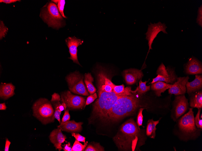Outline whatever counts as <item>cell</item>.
<instances>
[{"label": "cell", "instance_id": "cell-1", "mask_svg": "<svg viewBox=\"0 0 202 151\" xmlns=\"http://www.w3.org/2000/svg\"><path fill=\"white\" fill-rule=\"evenodd\" d=\"M145 138L140 128L131 118L122 124L113 139L119 149L134 151L144 144Z\"/></svg>", "mask_w": 202, "mask_h": 151}, {"label": "cell", "instance_id": "cell-2", "mask_svg": "<svg viewBox=\"0 0 202 151\" xmlns=\"http://www.w3.org/2000/svg\"><path fill=\"white\" fill-rule=\"evenodd\" d=\"M141 95L137 93L119 97L109 112L106 120L116 122L133 114L139 107L143 106Z\"/></svg>", "mask_w": 202, "mask_h": 151}, {"label": "cell", "instance_id": "cell-3", "mask_svg": "<svg viewBox=\"0 0 202 151\" xmlns=\"http://www.w3.org/2000/svg\"><path fill=\"white\" fill-rule=\"evenodd\" d=\"M98 88V99L94 104V117L106 120L108 114L119 98L124 95L117 94L114 91L107 92Z\"/></svg>", "mask_w": 202, "mask_h": 151}, {"label": "cell", "instance_id": "cell-4", "mask_svg": "<svg viewBox=\"0 0 202 151\" xmlns=\"http://www.w3.org/2000/svg\"><path fill=\"white\" fill-rule=\"evenodd\" d=\"M33 115L43 124L54 121V110L51 103L47 99L40 98L33 106Z\"/></svg>", "mask_w": 202, "mask_h": 151}, {"label": "cell", "instance_id": "cell-5", "mask_svg": "<svg viewBox=\"0 0 202 151\" xmlns=\"http://www.w3.org/2000/svg\"><path fill=\"white\" fill-rule=\"evenodd\" d=\"M40 14L43 20L49 27L58 29L64 24V20L54 3H47L43 8Z\"/></svg>", "mask_w": 202, "mask_h": 151}, {"label": "cell", "instance_id": "cell-6", "mask_svg": "<svg viewBox=\"0 0 202 151\" xmlns=\"http://www.w3.org/2000/svg\"><path fill=\"white\" fill-rule=\"evenodd\" d=\"M70 91L73 93L83 96L89 95L84 83L83 77L77 72L70 74L66 77Z\"/></svg>", "mask_w": 202, "mask_h": 151}, {"label": "cell", "instance_id": "cell-7", "mask_svg": "<svg viewBox=\"0 0 202 151\" xmlns=\"http://www.w3.org/2000/svg\"><path fill=\"white\" fill-rule=\"evenodd\" d=\"M178 125L181 130L187 134L193 135L195 133L197 129L192 108H190L188 112L179 119Z\"/></svg>", "mask_w": 202, "mask_h": 151}, {"label": "cell", "instance_id": "cell-8", "mask_svg": "<svg viewBox=\"0 0 202 151\" xmlns=\"http://www.w3.org/2000/svg\"><path fill=\"white\" fill-rule=\"evenodd\" d=\"M156 74L157 76L153 79L151 83L152 84L156 82L161 81L173 84L176 81L177 78L174 70L168 67L166 68L162 63L158 68Z\"/></svg>", "mask_w": 202, "mask_h": 151}, {"label": "cell", "instance_id": "cell-9", "mask_svg": "<svg viewBox=\"0 0 202 151\" xmlns=\"http://www.w3.org/2000/svg\"><path fill=\"white\" fill-rule=\"evenodd\" d=\"M61 101L66 104L68 108L77 109L83 107L85 104V99L83 97L73 94L69 91L61 95Z\"/></svg>", "mask_w": 202, "mask_h": 151}, {"label": "cell", "instance_id": "cell-10", "mask_svg": "<svg viewBox=\"0 0 202 151\" xmlns=\"http://www.w3.org/2000/svg\"><path fill=\"white\" fill-rule=\"evenodd\" d=\"M166 28L165 24L164 23L162 24L160 22L153 24L151 23L150 24L148 25V30L145 34L146 36V38L148 41L149 49L145 60L150 50L152 49V45L154 39L161 31L167 34V33L166 31Z\"/></svg>", "mask_w": 202, "mask_h": 151}, {"label": "cell", "instance_id": "cell-11", "mask_svg": "<svg viewBox=\"0 0 202 151\" xmlns=\"http://www.w3.org/2000/svg\"><path fill=\"white\" fill-rule=\"evenodd\" d=\"M174 101V117L177 119L187 110L189 103L184 94L176 95Z\"/></svg>", "mask_w": 202, "mask_h": 151}, {"label": "cell", "instance_id": "cell-12", "mask_svg": "<svg viewBox=\"0 0 202 151\" xmlns=\"http://www.w3.org/2000/svg\"><path fill=\"white\" fill-rule=\"evenodd\" d=\"M66 44L69 49L70 54V59L73 62L80 65L77 58V47L82 45L83 41L78 39L75 36L69 37L65 40Z\"/></svg>", "mask_w": 202, "mask_h": 151}, {"label": "cell", "instance_id": "cell-13", "mask_svg": "<svg viewBox=\"0 0 202 151\" xmlns=\"http://www.w3.org/2000/svg\"><path fill=\"white\" fill-rule=\"evenodd\" d=\"M189 79L188 76L177 78V80L169 89L168 93L175 95L184 94L186 91V84Z\"/></svg>", "mask_w": 202, "mask_h": 151}, {"label": "cell", "instance_id": "cell-14", "mask_svg": "<svg viewBox=\"0 0 202 151\" xmlns=\"http://www.w3.org/2000/svg\"><path fill=\"white\" fill-rule=\"evenodd\" d=\"M125 81L128 85H132L142 78L143 73L141 70L135 68L126 69L123 72Z\"/></svg>", "mask_w": 202, "mask_h": 151}, {"label": "cell", "instance_id": "cell-15", "mask_svg": "<svg viewBox=\"0 0 202 151\" xmlns=\"http://www.w3.org/2000/svg\"><path fill=\"white\" fill-rule=\"evenodd\" d=\"M59 128L54 129L50 133L49 138L50 142L54 145L56 149L59 151L63 149L61 146L62 143L65 141L67 137Z\"/></svg>", "mask_w": 202, "mask_h": 151}, {"label": "cell", "instance_id": "cell-16", "mask_svg": "<svg viewBox=\"0 0 202 151\" xmlns=\"http://www.w3.org/2000/svg\"><path fill=\"white\" fill-rule=\"evenodd\" d=\"M185 71L186 73L189 74H201L202 66L201 62L194 57L190 58L186 64Z\"/></svg>", "mask_w": 202, "mask_h": 151}, {"label": "cell", "instance_id": "cell-17", "mask_svg": "<svg viewBox=\"0 0 202 151\" xmlns=\"http://www.w3.org/2000/svg\"><path fill=\"white\" fill-rule=\"evenodd\" d=\"M82 122H77L74 120L61 122L57 128L61 131L70 132H79L82 129Z\"/></svg>", "mask_w": 202, "mask_h": 151}, {"label": "cell", "instance_id": "cell-18", "mask_svg": "<svg viewBox=\"0 0 202 151\" xmlns=\"http://www.w3.org/2000/svg\"><path fill=\"white\" fill-rule=\"evenodd\" d=\"M187 93L190 95L192 93L200 90L202 88V76L196 74L194 80L191 82H187L186 84Z\"/></svg>", "mask_w": 202, "mask_h": 151}, {"label": "cell", "instance_id": "cell-19", "mask_svg": "<svg viewBox=\"0 0 202 151\" xmlns=\"http://www.w3.org/2000/svg\"><path fill=\"white\" fill-rule=\"evenodd\" d=\"M15 87L11 83H3L0 85V97L6 100L13 96Z\"/></svg>", "mask_w": 202, "mask_h": 151}, {"label": "cell", "instance_id": "cell-20", "mask_svg": "<svg viewBox=\"0 0 202 151\" xmlns=\"http://www.w3.org/2000/svg\"><path fill=\"white\" fill-rule=\"evenodd\" d=\"M190 98L191 107L201 109L202 108V91L198 90L191 94Z\"/></svg>", "mask_w": 202, "mask_h": 151}, {"label": "cell", "instance_id": "cell-21", "mask_svg": "<svg viewBox=\"0 0 202 151\" xmlns=\"http://www.w3.org/2000/svg\"><path fill=\"white\" fill-rule=\"evenodd\" d=\"M172 84L167 83L165 82L158 81L152 84L151 89L153 90L158 96H161V93L172 87Z\"/></svg>", "mask_w": 202, "mask_h": 151}, {"label": "cell", "instance_id": "cell-22", "mask_svg": "<svg viewBox=\"0 0 202 151\" xmlns=\"http://www.w3.org/2000/svg\"><path fill=\"white\" fill-rule=\"evenodd\" d=\"M61 100L60 96L58 93H54L52 95V98L51 100V102L54 110V117L60 123V115L61 112L60 109V105L61 103L60 101Z\"/></svg>", "mask_w": 202, "mask_h": 151}, {"label": "cell", "instance_id": "cell-23", "mask_svg": "<svg viewBox=\"0 0 202 151\" xmlns=\"http://www.w3.org/2000/svg\"><path fill=\"white\" fill-rule=\"evenodd\" d=\"M160 119L157 121H154L153 119H149L147 122L146 130V134L152 138H155V131L157 129L156 127L159 123Z\"/></svg>", "mask_w": 202, "mask_h": 151}, {"label": "cell", "instance_id": "cell-24", "mask_svg": "<svg viewBox=\"0 0 202 151\" xmlns=\"http://www.w3.org/2000/svg\"><path fill=\"white\" fill-rule=\"evenodd\" d=\"M93 78L91 74L86 73L84 76V82L87 90L90 94L92 95L95 93L96 89L93 84Z\"/></svg>", "mask_w": 202, "mask_h": 151}, {"label": "cell", "instance_id": "cell-25", "mask_svg": "<svg viewBox=\"0 0 202 151\" xmlns=\"http://www.w3.org/2000/svg\"><path fill=\"white\" fill-rule=\"evenodd\" d=\"M113 90L116 94L121 95H129L132 93L131 87H127L125 88L123 84L120 85H115L113 88Z\"/></svg>", "mask_w": 202, "mask_h": 151}, {"label": "cell", "instance_id": "cell-26", "mask_svg": "<svg viewBox=\"0 0 202 151\" xmlns=\"http://www.w3.org/2000/svg\"><path fill=\"white\" fill-rule=\"evenodd\" d=\"M147 82V81L142 82V78L141 79L139 83L138 86L137 87L135 90L132 91V92L133 93H137L139 95H142L149 91L150 88V86L146 85Z\"/></svg>", "mask_w": 202, "mask_h": 151}, {"label": "cell", "instance_id": "cell-27", "mask_svg": "<svg viewBox=\"0 0 202 151\" xmlns=\"http://www.w3.org/2000/svg\"><path fill=\"white\" fill-rule=\"evenodd\" d=\"M84 143V144L83 145L77 140H75L73 145L71 149V151H84L85 148L87 145V143Z\"/></svg>", "mask_w": 202, "mask_h": 151}, {"label": "cell", "instance_id": "cell-28", "mask_svg": "<svg viewBox=\"0 0 202 151\" xmlns=\"http://www.w3.org/2000/svg\"><path fill=\"white\" fill-rule=\"evenodd\" d=\"M52 2L54 3L57 4V5L59 11L61 14V16L64 18H67V17L65 16L64 12V5H65V1L64 0H52Z\"/></svg>", "mask_w": 202, "mask_h": 151}, {"label": "cell", "instance_id": "cell-29", "mask_svg": "<svg viewBox=\"0 0 202 151\" xmlns=\"http://www.w3.org/2000/svg\"><path fill=\"white\" fill-rule=\"evenodd\" d=\"M85 151H104V148L99 143H96L94 145H89L84 150Z\"/></svg>", "mask_w": 202, "mask_h": 151}, {"label": "cell", "instance_id": "cell-30", "mask_svg": "<svg viewBox=\"0 0 202 151\" xmlns=\"http://www.w3.org/2000/svg\"><path fill=\"white\" fill-rule=\"evenodd\" d=\"M196 117L194 118V121L196 126L198 128L202 129V119L200 118L201 109H198Z\"/></svg>", "mask_w": 202, "mask_h": 151}, {"label": "cell", "instance_id": "cell-31", "mask_svg": "<svg viewBox=\"0 0 202 151\" xmlns=\"http://www.w3.org/2000/svg\"><path fill=\"white\" fill-rule=\"evenodd\" d=\"M144 108H140L139 110L138 113L137 123L138 127L140 128L139 127L142 125V122L143 121V116L142 115V112L144 109Z\"/></svg>", "mask_w": 202, "mask_h": 151}, {"label": "cell", "instance_id": "cell-32", "mask_svg": "<svg viewBox=\"0 0 202 151\" xmlns=\"http://www.w3.org/2000/svg\"><path fill=\"white\" fill-rule=\"evenodd\" d=\"M197 16L196 19L197 23L199 25L202 27V6L199 8L197 11Z\"/></svg>", "mask_w": 202, "mask_h": 151}, {"label": "cell", "instance_id": "cell-33", "mask_svg": "<svg viewBox=\"0 0 202 151\" xmlns=\"http://www.w3.org/2000/svg\"><path fill=\"white\" fill-rule=\"evenodd\" d=\"M97 97V96L96 93H95L89 96L87 98L84 107L93 102Z\"/></svg>", "mask_w": 202, "mask_h": 151}, {"label": "cell", "instance_id": "cell-34", "mask_svg": "<svg viewBox=\"0 0 202 151\" xmlns=\"http://www.w3.org/2000/svg\"><path fill=\"white\" fill-rule=\"evenodd\" d=\"M72 135L74 137L76 140L79 142H85V138L78 133L72 132Z\"/></svg>", "mask_w": 202, "mask_h": 151}, {"label": "cell", "instance_id": "cell-35", "mask_svg": "<svg viewBox=\"0 0 202 151\" xmlns=\"http://www.w3.org/2000/svg\"><path fill=\"white\" fill-rule=\"evenodd\" d=\"M7 28L5 26L2 21L0 23V39H1L5 35L7 31Z\"/></svg>", "mask_w": 202, "mask_h": 151}, {"label": "cell", "instance_id": "cell-36", "mask_svg": "<svg viewBox=\"0 0 202 151\" xmlns=\"http://www.w3.org/2000/svg\"><path fill=\"white\" fill-rule=\"evenodd\" d=\"M70 119V116L69 112V110H65L63 117L62 119V122H64L69 121Z\"/></svg>", "mask_w": 202, "mask_h": 151}, {"label": "cell", "instance_id": "cell-37", "mask_svg": "<svg viewBox=\"0 0 202 151\" xmlns=\"http://www.w3.org/2000/svg\"><path fill=\"white\" fill-rule=\"evenodd\" d=\"M64 147L63 149L64 151H71V148L70 147V143H68L67 144H64Z\"/></svg>", "mask_w": 202, "mask_h": 151}, {"label": "cell", "instance_id": "cell-38", "mask_svg": "<svg viewBox=\"0 0 202 151\" xmlns=\"http://www.w3.org/2000/svg\"><path fill=\"white\" fill-rule=\"evenodd\" d=\"M10 144V142L8 139H6V140L5 146L4 149L5 151H8L9 150V148Z\"/></svg>", "mask_w": 202, "mask_h": 151}, {"label": "cell", "instance_id": "cell-39", "mask_svg": "<svg viewBox=\"0 0 202 151\" xmlns=\"http://www.w3.org/2000/svg\"><path fill=\"white\" fill-rule=\"evenodd\" d=\"M20 0H0V2H4L6 4H10L12 3L15 2L17 1H19Z\"/></svg>", "mask_w": 202, "mask_h": 151}, {"label": "cell", "instance_id": "cell-40", "mask_svg": "<svg viewBox=\"0 0 202 151\" xmlns=\"http://www.w3.org/2000/svg\"><path fill=\"white\" fill-rule=\"evenodd\" d=\"M7 108L5 103H1L0 104V110H5Z\"/></svg>", "mask_w": 202, "mask_h": 151}]
</instances>
